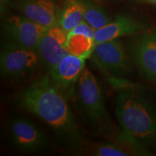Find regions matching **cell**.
Wrapping results in <instances>:
<instances>
[{"label": "cell", "instance_id": "cell-1", "mask_svg": "<svg viewBox=\"0 0 156 156\" xmlns=\"http://www.w3.org/2000/svg\"><path fill=\"white\" fill-rule=\"evenodd\" d=\"M21 109L38 117L49 126L62 149L79 154L87 146L67 100V95L51 79L38 78L15 95Z\"/></svg>", "mask_w": 156, "mask_h": 156}, {"label": "cell", "instance_id": "cell-2", "mask_svg": "<svg viewBox=\"0 0 156 156\" xmlns=\"http://www.w3.org/2000/svg\"><path fill=\"white\" fill-rule=\"evenodd\" d=\"M115 114L120 131L118 141L136 153L156 151V102L134 85L117 94Z\"/></svg>", "mask_w": 156, "mask_h": 156}, {"label": "cell", "instance_id": "cell-3", "mask_svg": "<svg viewBox=\"0 0 156 156\" xmlns=\"http://www.w3.org/2000/svg\"><path fill=\"white\" fill-rule=\"evenodd\" d=\"M76 88L79 111L90 129L96 134L114 136L116 126L106 109L102 90L96 77L87 67L82 72Z\"/></svg>", "mask_w": 156, "mask_h": 156}, {"label": "cell", "instance_id": "cell-4", "mask_svg": "<svg viewBox=\"0 0 156 156\" xmlns=\"http://www.w3.org/2000/svg\"><path fill=\"white\" fill-rule=\"evenodd\" d=\"M90 56L101 71L118 82L122 88L132 85L125 80L132 72L131 62L119 39L95 44Z\"/></svg>", "mask_w": 156, "mask_h": 156}, {"label": "cell", "instance_id": "cell-5", "mask_svg": "<svg viewBox=\"0 0 156 156\" xmlns=\"http://www.w3.org/2000/svg\"><path fill=\"white\" fill-rule=\"evenodd\" d=\"M7 128L10 143L20 153H40L49 147L48 136L38 125L27 118L12 116L7 121Z\"/></svg>", "mask_w": 156, "mask_h": 156}, {"label": "cell", "instance_id": "cell-6", "mask_svg": "<svg viewBox=\"0 0 156 156\" xmlns=\"http://www.w3.org/2000/svg\"><path fill=\"white\" fill-rule=\"evenodd\" d=\"M3 47H19L36 50L48 28L23 15H9L2 24Z\"/></svg>", "mask_w": 156, "mask_h": 156}, {"label": "cell", "instance_id": "cell-7", "mask_svg": "<svg viewBox=\"0 0 156 156\" xmlns=\"http://www.w3.org/2000/svg\"><path fill=\"white\" fill-rule=\"evenodd\" d=\"M40 62L36 50L3 47L0 54L2 76L12 80L25 79L36 72Z\"/></svg>", "mask_w": 156, "mask_h": 156}, {"label": "cell", "instance_id": "cell-8", "mask_svg": "<svg viewBox=\"0 0 156 156\" xmlns=\"http://www.w3.org/2000/svg\"><path fill=\"white\" fill-rule=\"evenodd\" d=\"M12 7L46 28L58 25L62 9L55 0H13Z\"/></svg>", "mask_w": 156, "mask_h": 156}, {"label": "cell", "instance_id": "cell-9", "mask_svg": "<svg viewBox=\"0 0 156 156\" xmlns=\"http://www.w3.org/2000/svg\"><path fill=\"white\" fill-rule=\"evenodd\" d=\"M86 58L68 54L50 70L51 80L67 95H74Z\"/></svg>", "mask_w": 156, "mask_h": 156}, {"label": "cell", "instance_id": "cell-10", "mask_svg": "<svg viewBox=\"0 0 156 156\" xmlns=\"http://www.w3.org/2000/svg\"><path fill=\"white\" fill-rule=\"evenodd\" d=\"M67 34L59 25L51 27L39 41L36 51L41 62L49 69L68 54Z\"/></svg>", "mask_w": 156, "mask_h": 156}, {"label": "cell", "instance_id": "cell-11", "mask_svg": "<svg viewBox=\"0 0 156 156\" xmlns=\"http://www.w3.org/2000/svg\"><path fill=\"white\" fill-rule=\"evenodd\" d=\"M133 58L144 77L156 85V30L141 34L134 44Z\"/></svg>", "mask_w": 156, "mask_h": 156}, {"label": "cell", "instance_id": "cell-12", "mask_svg": "<svg viewBox=\"0 0 156 156\" xmlns=\"http://www.w3.org/2000/svg\"><path fill=\"white\" fill-rule=\"evenodd\" d=\"M147 30V25L131 15H117L108 24L95 31V45L123 36L141 34Z\"/></svg>", "mask_w": 156, "mask_h": 156}, {"label": "cell", "instance_id": "cell-13", "mask_svg": "<svg viewBox=\"0 0 156 156\" xmlns=\"http://www.w3.org/2000/svg\"><path fill=\"white\" fill-rule=\"evenodd\" d=\"M95 30L85 20L67 34V49L69 54L89 58L95 47Z\"/></svg>", "mask_w": 156, "mask_h": 156}, {"label": "cell", "instance_id": "cell-14", "mask_svg": "<svg viewBox=\"0 0 156 156\" xmlns=\"http://www.w3.org/2000/svg\"><path fill=\"white\" fill-rule=\"evenodd\" d=\"M83 8L84 20L95 30L108 24L112 18L102 7L93 0H78Z\"/></svg>", "mask_w": 156, "mask_h": 156}, {"label": "cell", "instance_id": "cell-15", "mask_svg": "<svg viewBox=\"0 0 156 156\" xmlns=\"http://www.w3.org/2000/svg\"><path fill=\"white\" fill-rule=\"evenodd\" d=\"M83 21V8L78 0L67 2V5L62 9L58 25L68 34Z\"/></svg>", "mask_w": 156, "mask_h": 156}, {"label": "cell", "instance_id": "cell-16", "mask_svg": "<svg viewBox=\"0 0 156 156\" xmlns=\"http://www.w3.org/2000/svg\"><path fill=\"white\" fill-rule=\"evenodd\" d=\"M90 153L95 156H126L128 152L116 144L112 142H101L93 147Z\"/></svg>", "mask_w": 156, "mask_h": 156}, {"label": "cell", "instance_id": "cell-17", "mask_svg": "<svg viewBox=\"0 0 156 156\" xmlns=\"http://www.w3.org/2000/svg\"><path fill=\"white\" fill-rule=\"evenodd\" d=\"M135 1L140 3L149 4V5H156V0H135Z\"/></svg>", "mask_w": 156, "mask_h": 156}, {"label": "cell", "instance_id": "cell-18", "mask_svg": "<svg viewBox=\"0 0 156 156\" xmlns=\"http://www.w3.org/2000/svg\"><path fill=\"white\" fill-rule=\"evenodd\" d=\"M93 1H94V2H95L98 3V2H100L101 0H93Z\"/></svg>", "mask_w": 156, "mask_h": 156}]
</instances>
